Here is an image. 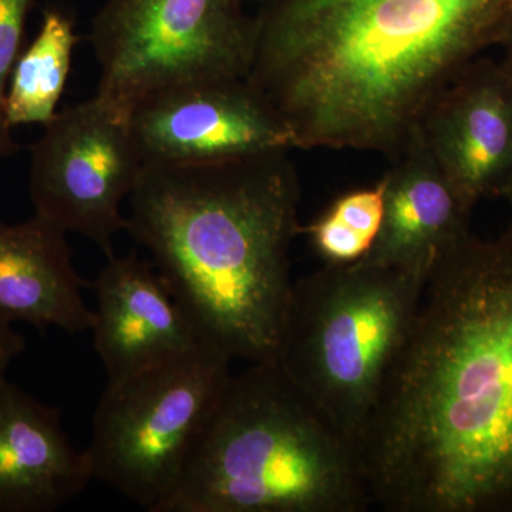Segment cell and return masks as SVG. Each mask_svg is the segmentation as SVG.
Returning <instances> with one entry per match:
<instances>
[{
    "label": "cell",
    "mask_w": 512,
    "mask_h": 512,
    "mask_svg": "<svg viewBox=\"0 0 512 512\" xmlns=\"http://www.w3.org/2000/svg\"><path fill=\"white\" fill-rule=\"evenodd\" d=\"M387 512H512V221L437 262L359 443Z\"/></svg>",
    "instance_id": "6da1fadb"
},
{
    "label": "cell",
    "mask_w": 512,
    "mask_h": 512,
    "mask_svg": "<svg viewBox=\"0 0 512 512\" xmlns=\"http://www.w3.org/2000/svg\"><path fill=\"white\" fill-rule=\"evenodd\" d=\"M245 80L296 150L397 158L441 92L500 46L512 0H264Z\"/></svg>",
    "instance_id": "7a4b0ae2"
},
{
    "label": "cell",
    "mask_w": 512,
    "mask_h": 512,
    "mask_svg": "<svg viewBox=\"0 0 512 512\" xmlns=\"http://www.w3.org/2000/svg\"><path fill=\"white\" fill-rule=\"evenodd\" d=\"M299 202L289 153L144 164L126 231L151 255L204 345L232 362H275L292 298Z\"/></svg>",
    "instance_id": "3957f363"
},
{
    "label": "cell",
    "mask_w": 512,
    "mask_h": 512,
    "mask_svg": "<svg viewBox=\"0 0 512 512\" xmlns=\"http://www.w3.org/2000/svg\"><path fill=\"white\" fill-rule=\"evenodd\" d=\"M359 453L276 362L234 375L161 512H363Z\"/></svg>",
    "instance_id": "277c9868"
},
{
    "label": "cell",
    "mask_w": 512,
    "mask_h": 512,
    "mask_svg": "<svg viewBox=\"0 0 512 512\" xmlns=\"http://www.w3.org/2000/svg\"><path fill=\"white\" fill-rule=\"evenodd\" d=\"M426 281L359 261L325 264L293 282L275 362L356 450L412 332Z\"/></svg>",
    "instance_id": "5b68a950"
},
{
    "label": "cell",
    "mask_w": 512,
    "mask_h": 512,
    "mask_svg": "<svg viewBox=\"0 0 512 512\" xmlns=\"http://www.w3.org/2000/svg\"><path fill=\"white\" fill-rule=\"evenodd\" d=\"M231 363L202 343L163 365L109 382L84 450L93 478L144 510L163 511L231 379Z\"/></svg>",
    "instance_id": "8992f818"
},
{
    "label": "cell",
    "mask_w": 512,
    "mask_h": 512,
    "mask_svg": "<svg viewBox=\"0 0 512 512\" xmlns=\"http://www.w3.org/2000/svg\"><path fill=\"white\" fill-rule=\"evenodd\" d=\"M244 0H106L89 40L100 67L96 96L127 116L153 94L245 79L255 43Z\"/></svg>",
    "instance_id": "52a82bcc"
},
{
    "label": "cell",
    "mask_w": 512,
    "mask_h": 512,
    "mask_svg": "<svg viewBox=\"0 0 512 512\" xmlns=\"http://www.w3.org/2000/svg\"><path fill=\"white\" fill-rule=\"evenodd\" d=\"M143 165L126 113L97 96L64 107L30 150L35 214L90 239L111 258L114 238L127 229L121 202Z\"/></svg>",
    "instance_id": "ba28073f"
},
{
    "label": "cell",
    "mask_w": 512,
    "mask_h": 512,
    "mask_svg": "<svg viewBox=\"0 0 512 512\" xmlns=\"http://www.w3.org/2000/svg\"><path fill=\"white\" fill-rule=\"evenodd\" d=\"M128 120L144 164L225 163L296 150L284 120L245 79L164 90L140 101Z\"/></svg>",
    "instance_id": "9c48e42d"
},
{
    "label": "cell",
    "mask_w": 512,
    "mask_h": 512,
    "mask_svg": "<svg viewBox=\"0 0 512 512\" xmlns=\"http://www.w3.org/2000/svg\"><path fill=\"white\" fill-rule=\"evenodd\" d=\"M417 131L468 207L500 197L512 178L511 74L478 57L434 100Z\"/></svg>",
    "instance_id": "30bf717a"
},
{
    "label": "cell",
    "mask_w": 512,
    "mask_h": 512,
    "mask_svg": "<svg viewBox=\"0 0 512 512\" xmlns=\"http://www.w3.org/2000/svg\"><path fill=\"white\" fill-rule=\"evenodd\" d=\"M94 349L109 382L163 365L202 345L153 262L111 256L96 282Z\"/></svg>",
    "instance_id": "8fae6325"
},
{
    "label": "cell",
    "mask_w": 512,
    "mask_h": 512,
    "mask_svg": "<svg viewBox=\"0 0 512 512\" xmlns=\"http://www.w3.org/2000/svg\"><path fill=\"white\" fill-rule=\"evenodd\" d=\"M383 177L382 228L360 262L429 278L437 262L470 234L473 208L448 180L419 131Z\"/></svg>",
    "instance_id": "7c38bea8"
},
{
    "label": "cell",
    "mask_w": 512,
    "mask_h": 512,
    "mask_svg": "<svg viewBox=\"0 0 512 512\" xmlns=\"http://www.w3.org/2000/svg\"><path fill=\"white\" fill-rule=\"evenodd\" d=\"M94 480L56 407L0 380V512H49Z\"/></svg>",
    "instance_id": "4fadbf2b"
},
{
    "label": "cell",
    "mask_w": 512,
    "mask_h": 512,
    "mask_svg": "<svg viewBox=\"0 0 512 512\" xmlns=\"http://www.w3.org/2000/svg\"><path fill=\"white\" fill-rule=\"evenodd\" d=\"M66 234L36 214L15 225L0 222V319L40 332L92 329L94 311L83 298L92 284L74 269Z\"/></svg>",
    "instance_id": "5bb4252c"
},
{
    "label": "cell",
    "mask_w": 512,
    "mask_h": 512,
    "mask_svg": "<svg viewBox=\"0 0 512 512\" xmlns=\"http://www.w3.org/2000/svg\"><path fill=\"white\" fill-rule=\"evenodd\" d=\"M77 40L69 15L56 8L45 10L36 39L20 53L10 74L6 94L10 126L45 127L56 116Z\"/></svg>",
    "instance_id": "9a60e30c"
},
{
    "label": "cell",
    "mask_w": 512,
    "mask_h": 512,
    "mask_svg": "<svg viewBox=\"0 0 512 512\" xmlns=\"http://www.w3.org/2000/svg\"><path fill=\"white\" fill-rule=\"evenodd\" d=\"M33 5L35 0H0V158L15 156L20 150L6 114V94Z\"/></svg>",
    "instance_id": "2e32d148"
},
{
    "label": "cell",
    "mask_w": 512,
    "mask_h": 512,
    "mask_svg": "<svg viewBox=\"0 0 512 512\" xmlns=\"http://www.w3.org/2000/svg\"><path fill=\"white\" fill-rule=\"evenodd\" d=\"M301 234L308 235L313 249L326 265L355 264L365 258L373 247L372 241L333 217L328 211L323 212L306 227L302 225Z\"/></svg>",
    "instance_id": "e0dca14e"
},
{
    "label": "cell",
    "mask_w": 512,
    "mask_h": 512,
    "mask_svg": "<svg viewBox=\"0 0 512 512\" xmlns=\"http://www.w3.org/2000/svg\"><path fill=\"white\" fill-rule=\"evenodd\" d=\"M326 211L375 244L386 211L384 177L373 185L355 188L339 195Z\"/></svg>",
    "instance_id": "ac0fdd59"
},
{
    "label": "cell",
    "mask_w": 512,
    "mask_h": 512,
    "mask_svg": "<svg viewBox=\"0 0 512 512\" xmlns=\"http://www.w3.org/2000/svg\"><path fill=\"white\" fill-rule=\"evenodd\" d=\"M25 348V339L12 329L9 322L0 319V380L5 379V373L10 363Z\"/></svg>",
    "instance_id": "d6986e66"
},
{
    "label": "cell",
    "mask_w": 512,
    "mask_h": 512,
    "mask_svg": "<svg viewBox=\"0 0 512 512\" xmlns=\"http://www.w3.org/2000/svg\"><path fill=\"white\" fill-rule=\"evenodd\" d=\"M500 46L504 49V57L503 60H501V64H503L504 69L512 76V23Z\"/></svg>",
    "instance_id": "ffe728a7"
},
{
    "label": "cell",
    "mask_w": 512,
    "mask_h": 512,
    "mask_svg": "<svg viewBox=\"0 0 512 512\" xmlns=\"http://www.w3.org/2000/svg\"><path fill=\"white\" fill-rule=\"evenodd\" d=\"M500 197L504 198L505 201H508V204H510L512 208V178L510 183L507 184V187L504 188V191L501 192Z\"/></svg>",
    "instance_id": "44dd1931"
},
{
    "label": "cell",
    "mask_w": 512,
    "mask_h": 512,
    "mask_svg": "<svg viewBox=\"0 0 512 512\" xmlns=\"http://www.w3.org/2000/svg\"><path fill=\"white\" fill-rule=\"evenodd\" d=\"M244 2H245V0H244Z\"/></svg>",
    "instance_id": "7402d4cb"
}]
</instances>
